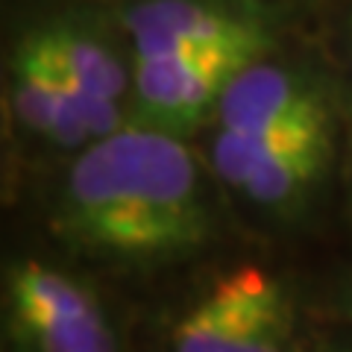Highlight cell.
<instances>
[{
  "mask_svg": "<svg viewBox=\"0 0 352 352\" xmlns=\"http://www.w3.org/2000/svg\"><path fill=\"white\" fill-rule=\"evenodd\" d=\"M38 173L53 250L100 279L203 267L232 212L197 141L141 124Z\"/></svg>",
  "mask_w": 352,
  "mask_h": 352,
  "instance_id": "cell-1",
  "label": "cell"
},
{
  "mask_svg": "<svg viewBox=\"0 0 352 352\" xmlns=\"http://www.w3.org/2000/svg\"><path fill=\"white\" fill-rule=\"evenodd\" d=\"M349 112L311 118L258 135L206 129L203 156L232 212L264 229L302 223L340 164Z\"/></svg>",
  "mask_w": 352,
  "mask_h": 352,
  "instance_id": "cell-2",
  "label": "cell"
},
{
  "mask_svg": "<svg viewBox=\"0 0 352 352\" xmlns=\"http://www.w3.org/2000/svg\"><path fill=\"white\" fill-rule=\"evenodd\" d=\"M302 294L267 261L206 267L170 311L164 352H311Z\"/></svg>",
  "mask_w": 352,
  "mask_h": 352,
  "instance_id": "cell-3",
  "label": "cell"
},
{
  "mask_svg": "<svg viewBox=\"0 0 352 352\" xmlns=\"http://www.w3.org/2000/svg\"><path fill=\"white\" fill-rule=\"evenodd\" d=\"M0 317L3 352H129L103 279L59 250L6 252Z\"/></svg>",
  "mask_w": 352,
  "mask_h": 352,
  "instance_id": "cell-4",
  "label": "cell"
},
{
  "mask_svg": "<svg viewBox=\"0 0 352 352\" xmlns=\"http://www.w3.org/2000/svg\"><path fill=\"white\" fill-rule=\"evenodd\" d=\"M126 124V115L85 97L21 21L3 53V132L15 159L44 170Z\"/></svg>",
  "mask_w": 352,
  "mask_h": 352,
  "instance_id": "cell-5",
  "label": "cell"
},
{
  "mask_svg": "<svg viewBox=\"0 0 352 352\" xmlns=\"http://www.w3.org/2000/svg\"><path fill=\"white\" fill-rule=\"evenodd\" d=\"M132 56L220 47L261 56L294 41L302 9L279 0H112Z\"/></svg>",
  "mask_w": 352,
  "mask_h": 352,
  "instance_id": "cell-6",
  "label": "cell"
},
{
  "mask_svg": "<svg viewBox=\"0 0 352 352\" xmlns=\"http://www.w3.org/2000/svg\"><path fill=\"white\" fill-rule=\"evenodd\" d=\"M256 56L220 47H185L135 59L132 124L200 141L229 80Z\"/></svg>",
  "mask_w": 352,
  "mask_h": 352,
  "instance_id": "cell-7",
  "label": "cell"
},
{
  "mask_svg": "<svg viewBox=\"0 0 352 352\" xmlns=\"http://www.w3.org/2000/svg\"><path fill=\"white\" fill-rule=\"evenodd\" d=\"M326 12V38L323 59L329 62L335 80L344 91L346 112L352 115V0H314V6Z\"/></svg>",
  "mask_w": 352,
  "mask_h": 352,
  "instance_id": "cell-8",
  "label": "cell"
},
{
  "mask_svg": "<svg viewBox=\"0 0 352 352\" xmlns=\"http://www.w3.org/2000/svg\"><path fill=\"white\" fill-rule=\"evenodd\" d=\"M311 352H352V329L346 326V332L329 338L326 344H314Z\"/></svg>",
  "mask_w": 352,
  "mask_h": 352,
  "instance_id": "cell-9",
  "label": "cell"
},
{
  "mask_svg": "<svg viewBox=\"0 0 352 352\" xmlns=\"http://www.w3.org/2000/svg\"><path fill=\"white\" fill-rule=\"evenodd\" d=\"M349 129H352V115H349ZM346 200H349V214H352V135H349V156H346Z\"/></svg>",
  "mask_w": 352,
  "mask_h": 352,
  "instance_id": "cell-10",
  "label": "cell"
},
{
  "mask_svg": "<svg viewBox=\"0 0 352 352\" xmlns=\"http://www.w3.org/2000/svg\"><path fill=\"white\" fill-rule=\"evenodd\" d=\"M344 300H346V305H344V320H346V326L352 329V282H349V288H346V294H344Z\"/></svg>",
  "mask_w": 352,
  "mask_h": 352,
  "instance_id": "cell-11",
  "label": "cell"
},
{
  "mask_svg": "<svg viewBox=\"0 0 352 352\" xmlns=\"http://www.w3.org/2000/svg\"><path fill=\"white\" fill-rule=\"evenodd\" d=\"M279 3H288V6H296V9H302V12H308V9L314 6V0H279Z\"/></svg>",
  "mask_w": 352,
  "mask_h": 352,
  "instance_id": "cell-12",
  "label": "cell"
},
{
  "mask_svg": "<svg viewBox=\"0 0 352 352\" xmlns=\"http://www.w3.org/2000/svg\"><path fill=\"white\" fill-rule=\"evenodd\" d=\"M106 3H112V0H106Z\"/></svg>",
  "mask_w": 352,
  "mask_h": 352,
  "instance_id": "cell-13",
  "label": "cell"
},
{
  "mask_svg": "<svg viewBox=\"0 0 352 352\" xmlns=\"http://www.w3.org/2000/svg\"><path fill=\"white\" fill-rule=\"evenodd\" d=\"M0 352H3V349H0Z\"/></svg>",
  "mask_w": 352,
  "mask_h": 352,
  "instance_id": "cell-14",
  "label": "cell"
}]
</instances>
